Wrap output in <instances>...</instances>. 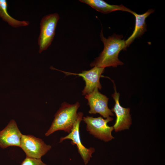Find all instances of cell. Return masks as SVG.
Wrapping results in <instances>:
<instances>
[{
	"label": "cell",
	"instance_id": "8fae6325",
	"mask_svg": "<svg viewBox=\"0 0 165 165\" xmlns=\"http://www.w3.org/2000/svg\"><path fill=\"white\" fill-rule=\"evenodd\" d=\"M154 11V9H150L142 14H139L133 12L132 14L135 18V26L132 34L125 40L127 47L129 46L136 38L140 37L146 31L147 25L145 19Z\"/></svg>",
	"mask_w": 165,
	"mask_h": 165
},
{
	"label": "cell",
	"instance_id": "7a4b0ae2",
	"mask_svg": "<svg viewBox=\"0 0 165 165\" xmlns=\"http://www.w3.org/2000/svg\"><path fill=\"white\" fill-rule=\"evenodd\" d=\"M79 103L70 104L64 102L54 116V118L49 130L45 134L47 137L59 130L70 133L72 130L77 117V111Z\"/></svg>",
	"mask_w": 165,
	"mask_h": 165
},
{
	"label": "cell",
	"instance_id": "5bb4252c",
	"mask_svg": "<svg viewBox=\"0 0 165 165\" xmlns=\"http://www.w3.org/2000/svg\"><path fill=\"white\" fill-rule=\"evenodd\" d=\"M20 165H47L41 159H36L26 157Z\"/></svg>",
	"mask_w": 165,
	"mask_h": 165
},
{
	"label": "cell",
	"instance_id": "4fadbf2b",
	"mask_svg": "<svg viewBox=\"0 0 165 165\" xmlns=\"http://www.w3.org/2000/svg\"><path fill=\"white\" fill-rule=\"evenodd\" d=\"M8 3L6 0H0V17L6 22L10 26L17 28L26 26L29 25V23L27 21L17 20L11 16L7 11Z\"/></svg>",
	"mask_w": 165,
	"mask_h": 165
},
{
	"label": "cell",
	"instance_id": "ba28073f",
	"mask_svg": "<svg viewBox=\"0 0 165 165\" xmlns=\"http://www.w3.org/2000/svg\"><path fill=\"white\" fill-rule=\"evenodd\" d=\"M85 97L87 100L88 105L90 107V114L99 113L106 119L114 116L108 108V98L99 92L98 89L95 88L92 92L85 95Z\"/></svg>",
	"mask_w": 165,
	"mask_h": 165
},
{
	"label": "cell",
	"instance_id": "5b68a950",
	"mask_svg": "<svg viewBox=\"0 0 165 165\" xmlns=\"http://www.w3.org/2000/svg\"><path fill=\"white\" fill-rule=\"evenodd\" d=\"M20 147L26 157L41 159L51 148V146L44 143L41 139L31 135L22 134Z\"/></svg>",
	"mask_w": 165,
	"mask_h": 165
},
{
	"label": "cell",
	"instance_id": "3957f363",
	"mask_svg": "<svg viewBox=\"0 0 165 165\" xmlns=\"http://www.w3.org/2000/svg\"><path fill=\"white\" fill-rule=\"evenodd\" d=\"M113 119L110 117L105 119L101 116L94 118L87 116L83 117L82 120L86 124V130L90 134L98 139L108 142L114 138L112 135L113 127L107 124Z\"/></svg>",
	"mask_w": 165,
	"mask_h": 165
},
{
	"label": "cell",
	"instance_id": "277c9868",
	"mask_svg": "<svg viewBox=\"0 0 165 165\" xmlns=\"http://www.w3.org/2000/svg\"><path fill=\"white\" fill-rule=\"evenodd\" d=\"M60 18L57 13L47 15L42 19L38 39L39 53L46 50L51 45L55 36L57 23Z\"/></svg>",
	"mask_w": 165,
	"mask_h": 165
},
{
	"label": "cell",
	"instance_id": "9c48e42d",
	"mask_svg": "<svg viewBox=\"0 0 165 165\" xmlns=\"http://www.w3.org/2000/svg\"><path fill=\"white\" fill-rule=\"evenodd\" d=\"M114 83V92L112 97L115 101V104L111 109L116 116L115 123L113 126L116 132H118L125 129H128L131 124V119L130 115V109L122 107L119 103L120 94L116 90V86Z\"/></svg>",
	"mask_w": 165,
	"mask_h": 165
},
{
	"label": "cell",
	"instance_id": "7c38bea8",
	"mask_svg": "<svg viewBox=\"0 0 165 165\" xmlns=\"http://www.w3.org/2000/svg\"><path fill=\"white\" fill-rule=\"evenodd\" d=\"M80 2L86 4L97 11L104 14L121 10L127 12L132 14L133 11L124 6L109 4L102 0H80Z\"/></svg>",
	"mask_w": 165,
	"mask_h": 165
},
{
	"label": "cell",
	"instance_id": "6da1fadb",
	"mask_svg": "<svg viewBox=\"0 0 165 165\" xmlns=\"http://www.w3.org/2000/svg\"><path fill=\"white\" fill-rule=\"evenodd\" d=\"M100 36L104 45V49L99 56L91 63L90 66L105 68L123 65V62L118 58L120 51L126 50L127 47L125 40L122 39L123 35L114 34L106 38L103 35L102 29Z\"/></svg>",
	"mask_w": 165,
	"mask_h": 165
},
{
	"label": "cell",
	"instance_id": "52a82bcc",
	"mask_svg": "<svg viewBox=\"0 0 165 165\" xmlns=\"http://www.w3.org/2000/svg\"><path fill=\"white\" fill-rule=\"evenodd\" d=\"M50 68L61 71L66 75H74L82 77L85 82V86L82 91L83 95L90 94L96 88L100 90L101 89L100 78L104 71L105 68L94 66L90 70L83 71L79 73L67 72L57 69L52 67Z\"/></svg>",
	"mask_w": 165,
	"mask_h": 165
},
{
	"label": "cell",
	"instance_id": "30bf717a",
	"mask_svg": "<svg viewBox=\"0 0 165 165\" xmlns=\"http://www.w3.org/2000/svg\"><path fill=\"white\" fill-rule=\"evenodd\" d=\"M22 134L14 119L0 131V148L5 149L10 146L20 147Z\"/></svg>",
	"mask_w": 165,
	"mask_h": 165
},
{
	"label": "cell",
	"instance_id": "8992f818",
	"mask_svg": "<svg viewBox=\"0 0 165 165\" xmlns=\"http://www.w3.org/2000/svg\"><path fill=\"white\" fill-rule=\"evenodd\" d=\"M83 114L79 112L77 113L76 120L71 132L66 136L61 138L59 142L66 139H71V143L76 145L79 153L85 165H86L92 157V155L95 152V149L91 147L87 148L81 142L79 132V127L81 121L82 120Z\"/></svg>",
	"mask_w": 165,
	"mask_h": 165
}]
</instances>
